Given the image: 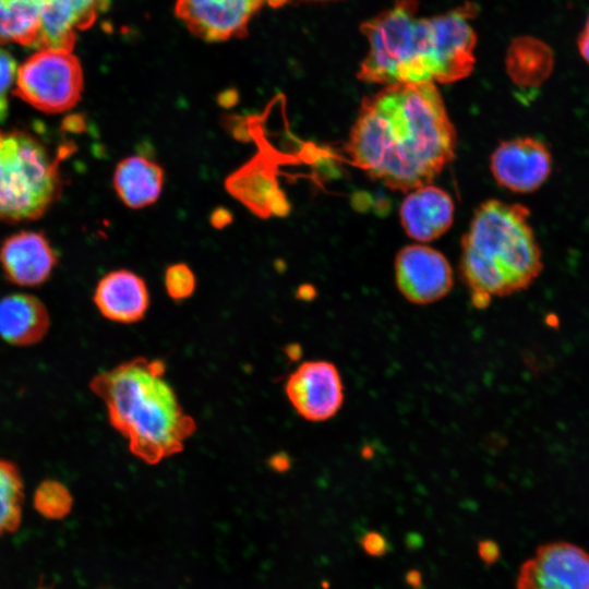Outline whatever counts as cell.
I'll list each match as a JSON object with an SVG mask.
<instances>
[{
	"label": "cell",
	"instance_id": "cell-10",
	"mask_svg": "<svg viewBox=\"0 0 589 589\" xmlns=\"http://www.w3.org/2000/svg\"><path fill=\"white\" fill-rule=\"evenodd\" d=\"M286 395L305 420L322 422L342 407L344 383L336 365L325 360L302 362L288 377Z\"/></svg>",
	"mask_w": 589,
	"mask_h": 589
},
{
	"label": "cell",
	"instance_id": "cell-13",
	"mask_svg": "<svg viewBox=\"0 0 589 589\" xmlns=\"http://www.w3.org/2000/svg\"><path fill=\"white\" fill-rule=\"evenodd\" d=\"M0 264L11 283L33 287L48 279L57 254L43 232L24 230L2 242Z\"/></svg>",
	"mask_w": 589,
	"mask_h": 589
},
{
	"label": "cell",
	"instance_id": "cell-6",
	"mask_svg": "<svg viewBox=\"0 0 589 589\" xmlns=\"http://www.w3.org/2000/svg\"><path fill=\"white\" fill-rule=\"evenodd\" d=\"M12 94L34 108L58 113L72 109L81 99L83 71L72 50L44 48L17 69Z\"/></svg>",
	"mask_w": 589,
	"mask_h": 589
},
{
	"label": "cell",
	"instance_id": "cell-15",
	"mask_svg": "<svg viewBox=\"0 0 589 589\" xmlns=\"http://www.w3.org/2000/svg\"><path fill=\"white\" fill-rule=\"evenodd\" d=\"M259 153L226 179L227 191L261 218L271 217V204L281 192L277 180L279 158L260 137Z\"/></svg>",
	"mask_w": 589,
	"mask_h": 589
},
{
	"label": "cell",
	"instance_id": "cell-3",
	"mask_svg": "<svg viewBox=\"0 0 589 589\" xmlns=\"http://www.w3.org/2000/svg\"><path fill=\"white\" fill-rule=\"evenodd\" d=\"M521 204L488 200L461 239L459 268L474 306L527 289L541 274L542 253Z\"/></svg>",
	"mask_w": 589,
	"mask_h": 589
},
{
	"label": "cell",
	"instance_id": "cell-30",
	"mask_svg": "<svg viewBox=\"0 0 589 589\" xmlns=\"http://www.w3.org/2000/svg\"><path fill=\"white\" fill-rule=\"evenodd\" d=\"M407 584L416 589L422 585V577L418 570H410L406 576Z\"/></svg>",
	"mask_w": 589,
	"mask_h": 589
},
{
	"label": "cell",
	"instance_id": "cell-9",
	"mask_svg": "<svg viewBox=\"0 0 589 589\" xmlns=\"http://www.w3.org/2000/svg\"><path fill=\"white\" fill-rule=\"evenodd\" d=\"M516 589H589V553L566 541L544 543L520 566Z\"/></svg>",
	"mask_w": 589,
	"mask_h": 589
},
{
	"label": "cell",
	"instance_id": "cell-28",
	"mask_svg": "<svg viewBox=\"0 0 589 589\" xmlns=\"http://www.w3.org/2000/svg\"><path fill=\"white\" fill-rule=\"evenodd\" d=\"M232 221V214L225 207L215 208L209 217L211 225L216 229L227 227Z\"/></svg>",
	"mask_w": 589,
	"mask_h": 589
},
{
	"label": "cell",
	"instance_id": "cell-8",
	"mask_svg": "<svg viewBox=\"0 0 589 589\" xmlns=\"http://www.w3.org/2000/svg\"><path fill=\"white\" fill-rule=\"evenodd\" d=\"M433 81L450 83L467 76L474 64L476 34L465 10L426 19Z\"/></svg>",
	"mask_w": 589,
	"mask_h": 589
},
{
	"label": "cell",
	"instance_id": "cell-27",
	"mask_svg": "<svg viewBox=\"0 0 589 589\" xmlns=\"http://www.w3.org/2000/svg\"><path fill=\"white\" fill-rule=\"evenodd\" d=\"M477 552L480 560L485 565H492L496 563L501 556V550L498 544L493 540H481L478 542Z\"/></svg>",
	"mask_w": 589,
	"mask_h": 589
},
{
	"label": "cell",
	"instance_id": "cell-20",
	"mask_svg": "<svg viewBox=\"0 0 589 589\" xmlns=\"http://www.w3.org/2000/svg\"><path fill=\"white\" fill-rule=\"evenodd\" d=\"M46 0H0V44L38 49Z\"/></svg>",
	"mask_w": 589,
	"mask_h": 589
},
{
	"label": "cell",
	"instance_id": "cell-22",
	"mask_svg": "<svg viewBox=\"0 0 589 589\" xmlns=\"http://www.w3.org/2000/svg\"><path fill=\"white\" fill-rule=\"evenodd\" d=\"M24 485L17 466L0 456V536L14 532L22 520Z\"/></svg>",
	"mask_w": 589,
	"mask_h": 589
},
{
	"label": "cell",
	"instance_id": "cell-5",
	"mask_svg": "<svg viewBox=\"0 0 589 589\" xmlns=\"http://www.w3.org/2000/svg\"><path fill=\"white\" fill-rule=\"evenodd\" d=\"M58 163L34 135L0 129V221L33 220L60 192Z\"/></svg>",
	"mask_w": 589,
	"mask_h": 589
},
{
	"label": "cell",
	"instance_id": "cell-25",
	"mask_svg": "<svg viewBox=\"0 0 589 589\" xmlns=\"http://www.w3.org/2000/svg\"><path fill=\"white\" fill-rule=\"evenodd\" d=\"M19 65L12 55L0 48V122L9 113V93L15 84Z\"/></svg>",
	"mask_w": 589,
	"mask_h": 589
},
{
	"label": "cell",
	"instance_id": "cell-23",
	"mask_svg": "<svg viewBox=\"0 0 589 589\" xmlns=\"http://www.w3.org/2000/svg\"><path fill=\"white\" fill-rule=\"evenodd\" d=\"M35 509L48 519H61L72 509L73 497L70 490L60 481L46 479L34 493Z\"/></svg>",
	"mask_w": 589,
	"mask_h": 589
},
{
	"label": "cell",
	"instance_id": "cell-4",
	"mask_svg": "<svg viewBox=\"0 0 589 589\" xmlns=\"http://www.w3.org/2000/svg\"><path fill=\"white\" fill-rule=\"evenodd\" d=\"M413 0L396 4L363 25L370 49L359 79L388 85L433 82L426 19H417Z\"/></svg>",
	"mask_w": 589,
	"mask_h": 589
},
{
	"label": "cell",
	"instance_id": "cell-1",
	"mask_svg": "<svg viewBox=\"0 0 589 589\" xmlns=\"http://www.w3.org/2000/svg\"><path fill=\"white\" fill-rule=\"evenodd\" d=\"M455 128L433 82L390 85L368 97L346 143L352 164L401 192L430 184L452 161Z\"/></svg>",
	"mask_w": 589,
	"mask_h": 589
},
{
	"label": "cell",
	"instance_id": "cell-14",
	"mask_svg": "<svg viewBox=\"0 0 589 589\" xmlns=\"http://www.w3.org/2000/svg\"><path fill=\"white\" fill-rule=\"evenodd\" d=\"M455 206L443 189L425 184L409 191L399 208L405 232L420 242H430L444 235L453 225Z\"/></svg>",
	"mask_w": 589,
	"mask_h": 589
},
{
	"label": "cell",
	"instance_id": "cell-26",
	"mask_svg": "<svg viewBox=\"0 0 589 589\" xmlns=\"http://www.w3.org/2000/svg\"><path fill=\"white\" fill-rule=\"evenodd\" d=\"M360 545L372 557L384 556L389 550L387 540L377 531L365 532L360 539Z\"/></svg>",
	"mask_w": 589,
	"mask_h": 589
},
{
	"label": "cell",
	"instance_id": "cell-17",
	"mask_svg": "<svg viewBox=\"0 0 589 589\" xmlns=\"http://www.w3.org/2000/svg\"><path fill=\"white\" fill-rule=\"evenodd\" d=\"M93 299L103 316L123 324L141 321L149 306L144 279L129 269L107 273L98 281Z\"/></svg>",
	"mask_w": 589,
	"mask_h": 589
},
{
	"label": "cell",
	"instance_id": "cell-2",
	"mask_svg": "<svg viewBox=\"0 0 589 589\" xmlns=\"http://www.w3.org/2000/svg\"><path fill=\"white\" fill-rule=\"evenodd\" d=\"M165 371L161 360L137 357L96 374L88 385L130 452L149 465L180 453L196 430Z\"/></svg>",
	"mask_w": 589,
	"mask_h": 589
},
{
	"label": "cell",
	"instance_id": "cell-7",
	"mask_svg": "<svg viewBox=\"0 0 589 589\" xmlns=\"http://www.w3.org/2000/svg\"><path fill=\"white\" fill-rule=\"evenodd\" d=\"M287 0H176L175 13L196 37L225 41L244 35L252 17L265 5Z\"/></svg>",
	"mask_w": 589,
	"mask_h": 589
},
{
	"label": "cell",
	"instance_id": "cell-18",
	"mask_svg": "<svg viewBox=\"0 0 589 589\" xmlns=\"http://www.w3.org/2000/svg\"><path fill=\"white\" fill-rule=\"evenodd\" d=\"M50 326L46 305L35 296L16 292L0 299V338L26 347L41 341Z\"/></svg>",
	"mask_w": 589,
	"mask_h": 589
},
{
	"label": "cell",
	"instance_id": "cell-24",
	"mask_svg": "<svg viewBox=\"0 0 589 589\" xmlns=\"http://www.w3.org/2000/svg\"><path fill=\"white\" fill-rule=\"evenodd\" d=\"M196 286L193 271L185 263L169 265L165 272V287L168 296L175 301L190 298Z\"/></svg>",
	"mask_w": 589,
	"mask_h": 589
},
{
	"label": "cell",
	"instance_id": "cell-29",
	"mask_svg": "<svg viewBox=\"0 0 589 589\" xmlns=\"http://www.w3.org/2000/svg\"><path fill=\"white\" fill-rule=\"evenodd\" d=\"M577 46L582 59L589 64V15L578 36Z\"/></svg>",
	"mask_w": 589,
	"mask_h": 589
},
{
	"label": "cell",
	"instance_id": "cell-12",
	"mask_svg": "<svg viewBox=\"0 0 589 589\" xmlns=\"http://www.w3.org/2000/svg\"><path fill=\"white\" fill-rule=\"evenodd\" d=\"M553 167L549 147L534 137L503 141L490 158V170L498 185L514 193H531L550 177Z\"/></svg>",
	"mask_w": 589,
	"mask_h": 589
},
{
	"label": "cell",
	"instance_id": "cell-16",
	"mask_svg": "<svg viewBox=\"0 0 589 589\" xmlns=\"http://www.w3.org/2000/svg\"><path fill=\"white\" fill-rule=\"evenodd\" d=\"M112 0H46L38 49L73 50L76 34L93 26Z\"/></svg>",
	"mask_w": 589,
	"mask_h": 589
},
{
	"label": "cell",
	"instance_id": "cell-19",
	"mask_svg": "<svg viewBox=\"0 0 589 589\" xmlns=\"http://www.w3.org/2000/svg\"><path fill=\"white\" fill-rule=\"evenodd\" d=\"M165 171L156 161L141 155L121 159L113 172V188L122 203L132 209L154 204L160 196Z\"/></svg>",
	"mask_w": 589,
	"mask_h": 589
},
{
	"label": "cell",
	"instance_id": "cell-11",
	"mask_svg": "<svg viewBox=\"0 0 589 589\" xmlns=\"http://www.w3.org/2000/svg\"><path fill=\"white\" fill-rule=\"evenodd\" d=\"M394 268L398 290L413 304L438 301L453 288V271L447 259L431 247L402 248L396 255Z\"/></svg>",
	"mask_w": 589,
	"mask_h": 589
},
{
	"label": "cell",
	"instance_id": "cell-21",
	"mask_svg": "<svg viewBox=\"0 0 589 589\" xmlns=\"http://www.w3.org/2000/svg\"><path fill=\"white\" fill-rule=\"evenodd\" d=\"M510 73L516 83L538 86L551 74L553 53L549 46L534 38H521L510 53Z\"/></svg>",
	"mask_w": 589,
	"mask_h": 589
}]
</instances>
